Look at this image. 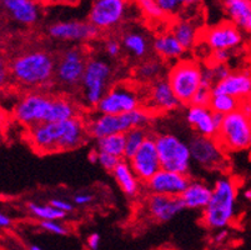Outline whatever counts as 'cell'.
<instances>
[{
    "label": "cell",
    "instance_id": "obj_16",
    "mask_svg": "<svg viewBox=\"0 0 251 250\" xmlns=\"http://www.w3.org/2000/svg\"><path fill=\"white\" fill-rule=\"evenodd\" d=\"M48 34L50 38L63 43L83 44L95 40L100 35V31L94 25L84 20H64L49 25Z\"/></svg>",
    "mask_w": 251,
    "mask_h": 250
},
{
    "label": "cell",
    "instance_id": "obj_39",
    "mask_svg": "<svg viewBox=\"0 0 251 250\" xmlns=\"http://www.w3.org/2000/svg\"><path fill=\"white\" fill-rule=\"evenodd\" d=\"M104 51L110 59L119 58L123 51L122 42L115 39V38H109V39L105 40L104 43Z\"/></svg>",
    "mask_w": 251,
    "mask_h": 250
},
{
    "label": "cell",
    "instance_id": "obj_9",
    "mask_svg": "<svg viewBox=\"0 0 251 250\" xmlns=\"http://www.w3.org/2000/svg\"><path fill=\"white\" fill-rule=\"evenodd\" d=\"M88 59V53L83 47L75 45L64 49L56 56L55 85L65 93L80 90Z\"/></svg>",
    "mask_w": 251,
    "mask_h": 250
},
{
    "label": "cell",
    "instance_id": "obj_59",
    "mask_svg": "<svg viewBox=\"0 0 251 250\" xmlns=\"http://www.w3.org/2000/svg\"><path fill=\"white\" fill-rule=\"evenodd\" d=\"M1 120H3V117H1V114H0V126H1Z\"/></svg>",
    "mask_w": 251,
    "mask_h": 250
},
{
    "label": "cell",
    "instance_id": "obj_3",
    "mask_svg": "<svg viewBox=\"0 0 251 250\" xmlns=\"http://www.w3.org/2000/svg\"><path fill=\"white\" fill-rule=\"evenodd\" d=\"M236 201L237 185L234 179L227 175L216 179L209 205L202 210V225L210 230L226 229L235 220Z\"/></svg>",
    "mask_w": 251,
    "mask_h": 250
},
{
    "label": "cell",
    "instance_id": "obj_60",
    "mask_svg": "<svg viewBox=\"0 0 251 250\" xmlns=\"http://www.w3.org/2000/svg\"><path fill=\"white\" fill-rule=\"evenodd\" d=\"M249 149L251 150V138H250V147H249Z\"/></svg>",
    "mask_w": 251,
    "mask_h": 250
},
{
    "label": "cell",
    "instance_id": "obj_2",
    "mask_svg": "<svg viewBox=\"0 0 251 250\" xmlns=\"http://www.w3.org/2000/svg\"><path fill=\"white\" fill-rule=\"evenodd\" d=\"M56 58L47 50H31L11 61L10 76L20 86L45 92L55 85Z\"/></svg>",
    "mask_w": 251,
    "mask_h": 250
},
{
    "label": "cell",
    "instance_id": "obj_5",
    "mask_svg": "<svg viewBox=\"0 0 251 250\" xmlns=\"http://www.w3.org/2000/svg\"><path fill=\"white\" fill-rule=\"evenodd\" d=\"M113 79L114 69L110 61L100 56H89L79 90L84 105L95 110L102 97L110 89Z\"/></svg>",
    "mask_w": 251,
    "mask_h": 250
},
{
    "label": "cell",
    "instance_id": "obj_12",
    "mask_svg": "<svg viewBox=\"0 0 251 250\" xmlns=\"http://www.w3.org/2000/svg\"><path fill=\"white\" fill-rule=\"evenodd\" d=\"M52 97L50 93L43 90H33L26 93L18 100L14 106V118L25 126H34L47 122Z\"/></svg>",
    "mask_w": 251,
    "mask_h": 250
},
{
    "label": "cell",
    "instance_id": "obj_30",
    "mask_svg": "<svg viewBox=\"0 0 251 250\" xmlns=\"http://www.w3.org/2000/svg\"><path fill=\"white\" fill-rule=\"evenodd\" d=\"M223 8L229 22L245 30L251 18V3L249 0H223Z\"/></svg>",
    "mask_w": 251,
    "mask_h": 250
},
{
    "label": "cell",
    "instance_id": "obj_31",
    "mask_svg": "<svg viewBox=\"0 0 251 250\" xmlns=\"http://www.w3.org/2000/svg\"><path fill=\"white\" fill-rule=\"evenodd\" d=\"M95 149L123 160L125 159V134H114L95 140Z\"/></svg>",
    "mask_w": 251,
    "mask_h": 250
},
{
    "label": "cell",
    "instance_id": "obj_36",
    "mask_svg": "<svg viewBox=\"0 0 251 250\" xmlns=\"http://www.w3.org/2000/svg\"><path fill=\"white\" fill-rule=\"evenodd\" d=\"M139 9L143 11V14L147 18L152 20H161L164 19V13L157 5L156 0H135Z\"/></svg>",
    "mask_w": 251,
    "mask_h": 250
},
{
    "label": "cell",
    "instance_id": "obj_54",
    "mask_svg": "<svg viewBox=\"0 0 251 250\" xmlns=\"http://www.w3.org/2000/svg\"><path fill=\"white\" fill-rule=\"evenodd\" d=\"M245 30L248 31L249 36H250V39H251V18H250V19H249L248 25H246V29H245Z\"/></svg>",
    "mask_w": 251,
    "mask_h": 250
},
{
    "label": "cell",
    "instance_id": "obj_6",
    "mask_svg": "<svg viewBox=\"0 0 251 250\" xmlns=\"http://www.w3.org/2000/svg\"><path fill=\"white\" fill-rule=\"evenodd\" d=\"M202 67L195 59L182 58L171 64L166 79L181 106L191 105L194 97L201 88Z\"/></svg>",
    "mask_w": 251,
    "mask_h": 250
},
{
    "label": "cell",
    "instance_id": "obj_48",
    "mask_svg": "<svg viewBox=\"0 0 251 250\" xmlns=\"http://www.w3.org/2000/svg\"><path fill=\"white\" fill-rule=\"evenodd\" d=\"M227 236H229L227 229H220V230H218V233L215 234L214 242H215L216 244H223V243L227 239Z\"/></svg>",
    "mask_w": 251,
    "mask_h": 250
},
{
    "label": "cell",
    "instance_id": "obj_21",
    "mask_svg": "<svg viewBox=\"0 0 251 250\" xmlns=\"http://www.w3.org/2000/svg\"><path fill=\"white\" fill-rule=\"evenodd\" d=\"M1 9L14 22L22 25H34L42 17V4L35 0H0Z\"/></svg>",
    "mask_w": 251,
    "mask_h": 250
},
{
    "label": "cell",
    "instance_id": "obj_19",
    "mask_svg": "<svg viewBox=\"0 0 251 250\" xmlns=\"http://www.w3.org/2000/svg\"><path fill=\"white\" fill-rule=\"evenodd\" d=\"M144 209L148 217L157 223H166L185 210L180 197L148 194L144 199Z\"/></svg>",
    "mask_w": 251,
    "mask_h": 250
},
{
    "label": "cell",
    "instance_id": "obj_1",
    "mask_svg": "<svg viewBox=\"0 0 251 250\" xmlns=\"http://www.w3.org/2000/svg\"><path fill=\"white\" fill-rule=\"evenodd\" d=\"M90 138L83 117L61 123H40L28 129V142L39 154L70 151L83 147Z\"/></svg>",
    "mask_w": 251,
    "mask_h": 250
},
{
    "label": "cell",
    "instance_id": "obj_62",
    "mask_svg": "<svg viewBox=\"0 0 251 250\" xmlns=\"http://www.w3.org/2000/svg\"><path fill=\"white\" fill-rule=\"evenodd\" d=\"M249 1H250V3H251V0H249Z\"/></svg>",
    "mask_w": 251,
    "mask_h": 250
},
{
    "label": "cell",
    "instance_id": "obj_45",
    "mask_svg": "<svg viewBox=\"0 0 251 250\" xmlns=\"http://www.w3.org/2000/svg\"><path fill=\"white\" fill-rule=\"evenodd\" d=\"M93 200H94V195L86 192L76 193L73 197V203L75 206H86L93 203Z\"/></svg>",
    "mask_w": 251,
    "mask_h": 250
},
{
    "label": "cell",
    "instance_id": "obj_55",
    "mask_svg": "<svg viewBox=\"0 0 251 250\" xmlns=\"http://www.w3.org/2000/svg\"><path fill=\"white\" fill-rule=\"evenodd\" d=\"M29 250H43V249H42V248H40V247H38V245L33 244V245H30V248H29Z\"/></svg>",
    "mask_w": 251,
    "mask_h": 250
},
{
    "label": "cell",
    "instance_id": "obj_33",
    "mask_svg": "<svg viewBox=\"0 0 251 250\" xmlns=\"http://www.w3.org/2000/svg\"><path fill=\"white\" fill-rule=\"evenodd\" d=\"M240 100L235 99V98L230 97L226 94H213L211 100H210L209 108L223 117L227 114H231L234 111L239 110L240 108Z\"/></svg>",
    "mask_w": 251,
    "mask_h": 250
},
{
    "label": "cell",
    "instance_id": "obj_26",
    "mask_svg": "<svg viewBox=\"0 0 251 250\" xmlns=\"http://www.w3.org/2000/svg\"><path fill=\"white\" fill-rule=\"evenodd\" d=\"M77 117H81V115L80 106L76 103V100L67 94L54 95L45 123L67 122Z\"/></svg>",
    "mask_w": 251,
    "mask_h": 250
},
{
    "label": "cell",
    "instance_id": "obj_35",
    "mask_svg": "<svg viewBox=\"0 0 251 250\" xmlns=\"http://www.w3.org/2000/svg\"><path fill=\"white\" fill-rule=\"evenodd\" d=\"M156 3L165 17L175 18L186 8L188 0H156Z\"/></svg>",
    "mask_w": 251,
    "mask_h": 250
},
{
    "label": "cell",
    "instance_id": "obj_47",
    "mask_svg": "<svg viewBox=\"0 0 251 250\" xmlns=\"http://www.w3.org/2000/svg\"><path fill=\"white\" fill-rule=\"evenodd\" d=\"M10 78V69L6 67L5 63L0 59V90L3 89V88H5V85L8 84L9 79Z\"/></svg>",
    "mask_w": 251,
    "mask_h": 250
},
{
    "label": "cell",
    "instance_id": "obj_40",
    "mask_svg": "<svg viewBox=\"0 0 251 250\" xmlns=\"http://www.w3.org/2000/svg\"><path fill=\"white\" fill-rule=\"evenodd\" d=\"M213 97V90L206 89V88H200L198 93L194 97L191 105H199V106H209L210 100Z\"/></svg>",
    "mask_w": 251,
    "mask_h": 250
},
{
    "label": "cell",
    "instance_id": "obj_10",
    "mask_svg": "<svg viewBox=\"0 0 251 250\" xmlns=\"http://www.w3.org/2000/svg\"><path fill=\"white\" fill-rule=\"evenodd\" d=\"M251 119L236 110L224 117L215 139L225 153L244 151L250 147Z\"/></svg>",
    "mask_w": 251,
    "mask_h": 250
},
{
    "label": "cell",
    "instance_id": "obj_28",
    "mask_svg": "<svg viewBox=\"0 0 251 250\" xmlns=\"http://www.w3.org/2000/svg\"><path fill=\"white\" fill-rule=\"evenodd\" d=\"M123 45V49L127 51L131 58L136 60H144L149 58V53L151 50V43L149 38L144 33L138 30H129L125 31L120 39Z\"/></svg>",
    "mask_w": 251,
    "mask_h": 250
},
{
    "label": "cell",
    "instance_id": "obj_24",
    "mask_svg": "<svg viewBox=\"0 0 251 250\" xmlns=\"http://www.w3.org/2000/svg\"><path fill=\"white\" fill-rule=\"evenodd\" d=\"M111 175H113L114 180L118 184L120 190L130 199L138 198L140 195L141 190L144 189V184L136 176L135 172H134L129 160H126V159L120 160V163L116 165Z\"/></svg>",
    "mask_w": 251,
    "mask_h": 250
},
{
    "label": "cell",
    "instance_id": "obj_42",
    "mask_svg": "<svg viewBox=\"0 0 251 250\" xmlns=\"http://www.w3.org/2000/svg\"><path fill=\"white\" fill-rule=\"evenodd\" d=\"M49 204L58 209V210L65 213V214H70V213L75 210V205L73 201H69L67 199H61V198H54V199L50 200Z\"/></svg>",
    "mask_w": 251,
    "mask_h": 250
},
{
    "label": "cell",
    "instance_id": "obj_11",
    "mask_svg": "<svg viewBox=\"0 0 251 250\" xmlns=\"http://www.w3.org/2000/svg\"><path fill=\"white\" fill-rule=\"evenodd\" d=\"M193 163L209 172L226 169V153L219 145L215 138L194 134L188 140Z\"/></svg>",
    "mask_w": 251,
    "mask_h": 250
},
{
    "label": "cell",
    "instance_id": "obj_4",
    "mask_svg": "<svg viewBox=\"0 0 251 250\" xmlns=\"http://www.w3.org/2000/svg\"><path fill=\"white\" fill-rule=\"evenodd\" d=\"M156 117L145 106L130 111L126 114L109 115L95 114L85 119L86 129L90 138L98 140L114 134H125L135 128H149V125Z\"/></svg>",
    "mask_w": 251,
    "mask_h": 250
},
{
    "label": "cell",
    "instance_id": "obj_17",
    "mask_svg": "<svg viewBox=\"0 0 251 250\" xmlns=\"http://www.w3.org/2000/svg\"><path fill=\"white\" fill-rule=\"evenodd\" d=\"M129 163L143 184L148 183L156 173L163 169L160 156L157 153L156 143L154 139V133L150 134L149 138L141 145L135 155L129 159Z\"/></svg>",
    "mask_w": 251,
    "mask_h": 250
},
{
    "label": "cell",
    "instance_id": "obj_44",
    "mask_svg": "<svg viewBox=\"0 0 251 250\" xmlns=\"http://www.w3.org/2000/svg\"><path fill=\"white\" fill-rule=\"evenodd\" d=\"M209 65L211 67V69H213L214 72V75H215L216 84H218L219 81L224 80L226 76H229L230 73H231V70H230V68L227 67V64H209Z\"/></svg>",
    "mask_w": 251,
    "mask_h": 250
},
{
    "label": "cell",
    "instance_id": "obj_38",
    "mask_svg": "<svg viewBox=\"0 0 251 250\" xmlns=\"http://www.w3.org/2000/svg\"><path fill=\"white\" fill-rule=\"evenodd\" d=\"M98 151V150H97ZM120 163V159H118L116 156L113 155H109V154H105V153H100L98 151V164L105 170V172L108 173H113V170L115 169L116 165Z\"/></svg>",
    "mask_w": 251,
    "mask_h": 250
},
{
    "label": "cell",
    "instance_id": "obj_49",
    "mask_svg": "<svg viewBox=\"0 0 251 250\" xmlns=\"http://www.w3.org/2000/svg\"><path fill=\"white\" fill-rule=\"evenodd\" d=\"M239 110L243 113V114H245L246 117L250 118L251 119V101L249 99H245L243 100L240 103V108H239Z\"/></svg>",
    "mask_w": 251,
    "mask_h": 250
},
{
    "label": "cell",
    "instance_id": "obj_15",
    "mask_svg": "<svg viewBox=\"0 0 251 250\" xmlns=\"http://www.w3.org/2000/svg\"><path fill=\"white\" fill-rule=\"evenodd\" d=\"M200 42L204 43L211 51L215 50L237 49L244 42V34L240 28L231 22H223L201 30Z\"/></svg>",
    "mask_w": 251,
    "mask_h": 250
},
{
    "label": "cell",
    "instance_id": "obj_18",
    "mask_svg": "<svg viewBox=\"0 0 251 250\" xmlns=\"http://www.w3.org/2000/svg\"><path fill=\"white\" fill-rule=\"evenodd\" d=\"M190 180L189 175L161 169L148 183L144 184V189L147 190L148 194L181 197L190 184Z\"/></svg>",
    "mask_w": 251,
    "mask_h": 250
},
{
    "label": "cell",
    "instance_id": "obj_27",
    "mask_svg": "<svg viewBox=\"0 0 251 250\" xmlns=\"http://www.w3.org/2000/svg\"><path fill=\"white\" fill-rule=\"evenodd\" d=\"M169 30L179 40L180 44L184 47L186 51L194 49L195 45L200 42L201 31L198 29L195 23L186 18H177L170 25Z\"/></svg>",
    "mask_w": 251,
    "mask_h": 250
},
{
    "label": "cell",
    "instance_id": "obj_14",
    "mask_svg": "<svg viewBox=\"0 0 251 250\" xmlns=\"http://www.w3.org/2000/svg\"><path fill=\"white\" fill-rule=\"evenodd\" d=\"M144 106L152 114H168L181 106L174 92L171 89L166 76L152 81L144 88Z\"/></svg>",
    "mask_w": 251,
    "mask_h": 250
},
{
    "label": "cell",
    "instance_id": "obj_56",
    "mask_svg": "<svg viewBox=\"0 0 251 250\" xmlns=\"http://www.w3.org/2000/svg\"><path fill=\"white\" fill-rule=\"evenodd\" d=\"M35 1H38V3H40V4H45V3H49V1H51V0H35Z\"/></svg>",
    "mask_w": 251,
    "mask_h": 250
},
{
    "label": "cell",
    "instance_id": "obj_32",
    "mask_svg": "<svg viewBox=\"0 0 251 250\" xmlns=\"http://www.w3.org/2000/svg\"><path fill=\"white\" fill-rule=\"evenodd\" d=\"M151 134L149 128H135L125 133V159L133 158Z\"/></svg>",
    "mask_w": 251,
    "mask_h": 250
},
{
    "label": "cell",
    "instance_id": "obj_34",
    "mask_svg": "<svg viewBox=\"0 0 251 250\" xmlns=\"http://www.w3.org/2000/svg\"><path fill=\"white\" fill-rule=\"evenodd\" d=\"M26 208L34 218L39 219V222H42V220H59V222H61L68 217V214L58 210L56 208L50 205L49 203L38 204L30 201V203L26 204Z\"/></svg>",
    "mask_w": 251,
    "mask_h": 250
},
{
    "label": "cell",
    "instance_id": "obj_53",
    "mask_svg": "<svg viewBox=\"0 0 251 250\" xmlns=\"http://www.w3.org/2000/svg\"><path fill=\"white\" fill-rule=\"evenodd\" d=\"M244 198H245L246 200H249V201H251V189L245 190V193H244Z\"/></svg>",
    "mask_w": 251,
    "mask_h": 250
},
{
    "label": "cell",
    "instance_id": "obj_13",
    "mask_svg": "<svg viewBox=\"0 0 251 250\" xmlns=\"http://www.w3.org/2000/svg\"><path fill=\"white\" fill-rule=\"evenodd\" d=\"M127 9V0H93L88 22L100 33L114 30L125 20Z\"/></svg>",
    "mask_w": 251,
    "mask_h": 250
},
{
    "label": "cell",
    "instance_id": "obj_22",
    "mask_svg": "<svg viewBox=\"0 0 251 250\" xmlns=\"http://www.w3.org/2000/svg\"><path fill=\"white\" fill-rule=\"evenodd\" d=\"M251 89V72L250 70H239L231 72L229 76L219 81L213 89V94H226L235 99H248Z\"/></svg>",
    "mask_w": 251,
    "mask_h": 250
},
{
    "label": "cell",
    "instance_id": "obj_25",
    "mask_svg": "<svg viewBox=\"0 0 251 250\" xmlns=\"http://www.w3.org/2000/svg\"><path fill=\"white\" fill-rule=\"evenodd\" d=\"M213 186L199 179H191L190 184L181 194L182 204L189 210H204L211 199Z\"/></svg>",
    "mask_w": 251,
    "mask_h": 250
},
{
    "label": "cell",
    "instance_id": "obj_37",
    "mask_svg": "<svg viewBox=\"0 0 251 250\" xmlns=\"http://www.w3.org/2000/svg\"><path fill=\"white\" fill-rule=\"evenodd\" d=\"M39 226L43 230L50 234H55V235L64 236L69 234V229H68L67 225H64L59 220H42V222H39Z\"/></svg>",
    "mask_w": 251,
    "mask_h": 250
},
{
    "label": "cell",
    "instance_id": "obj_58",
    "mask_svg": "<svg viewBox=\"0 0 251 250\" xmlns=\"http://www.w3.org/2000/svg\"><path fill=\"white\" fill-rule=\"evenodd\" d=\"M248 99L250 100V101H251V89H250V93H249V97H248Z\"/></svg>",
    "mask_w": 251,
    "mask_h": 250
},
{
    "label": "cell",
    "instance_id": "obj_43",
    "mask_svg": "<svg viewBox=\"0 0 251 250\" xmlns=\"http://www.w3.org/2000/svg\"><path fill=\"white\" fill-rule=\"evenodd\" d=\"M230 58H231V51L229 50H215L211 51L207 64H227Z\"/></svg>",
    "mask_w": 251,
    "mask_h": 250
},
{
    "label": "cell",
    "instance_id": "obj_7",
    "mask_svg": "<svg viewBox=\"0 0 251 250\" xmlns=\"http://www.w3.org/2000/svg\"><path fill=\"white\" fill-rule=\"evenodd\" d=\"M154 139L163 169L184 175L190 174L193 159L186 140L170 131L154 133Z\"/></svg>",
    "mask_w": 251,
    "mask_h": 250
},
{
    "label": "cell",
    "instance_id": "obj_20",
    "mask_svg": "<svg viewBox=\"0 0 251 250\" xmlns=\"http://www.w3.org/2000/svg\"><path fill=\"white\" fill-rule=\"evenodd\" d=\"M223 119V115L214 113L209 106L189 105L185 110V120L189 126L195 134L207 138H215Z\"/></svg>",
    "mask_w": 251,
    "mask_h": 250
},
{
    "label": "cell",
    "instance_id": "obj_8",
    "mask_svg": "<svg viewBox=\"0 0 251 250\" xmlns=\"http://www.w3.org/2000/svg\"><path fill=\"white\" fill-rule=\"evenodd\" d=\"M143 85L131 81L113 84L98 104L95 111L99 114L120 115L144 106Z\"/></svg>",
    "mask_w": 251,
    "mask_h": 250
},
{
    "label": "cell",
    "instance_id": "obj_41",
    "mask_svg": "<svg viewBox=\"0 0 251 250\" xmlns=\"http://www.w3.org/2000/svg\"><path fill=\"white\" fill-rule=\"evenodd\" d=\"M216 85V79L214 75L213 69L209 64L202 67V75H201V88H206V89L213 90L214 86Z\"/></svg>",
    "mask_w": 251,
    "mask_h": 250
},
{
    "label": "cell",
    "instance_id": "obj_46",
    "mask_svg": "<svg viewBox=\"0 0 251 250\" xmlns=\"http://www.w3.org/2000/svg\"><path fill=\"white\" fill-rule=\"evenodd\" d=\"M100 243H101V236L99 233H91L86 238V248L89 250H99Z\"/></svg>",
    "mask_w": 251,
    "mask_h": 250
},
{
    "label": "cell",
    "instance_id": "obj_61",
    "mask_svg": "<svg viewBox=\"0 0 251 250\" xmlns=\"http://www.w3.org/2000/svg\"><path fill=\"white\" fill-rule=\"evenodd\" d=\"M0 11H1V4H0Z\"/></svg>",
    "mask_w": 251,
    "mask_h": 250
},
{
    "label": "cell",
    "instance_id": "obj_51",
    "mask_svg": "<svg viewBox=\"0 0 251 250\" xmlns=\"http://www.w3.org/2000/svg\"><path fill=\"white\" fill-rule=\"evenodd\" d=\"M89 160H90V163H93V164H97L98 163V151L95 148L89 153Z\"/></svg>",
    "mask_w": 251,
    "mask_h": 250
},
{
    "label": "cell",
    "instance_id": "obj_57",
    "mask_svg": "<svg viewBox=\"0 0 251 250\" xmlns=\"http://www.w3.org/2000/svg\"><path fill=\"white\" fill-rule=\"evenodd\" d=\"M3 142V129L0 126V143Z\"/></svg>",
    "mask_w": 251,
    "mask_h": 250
},
{
    "label": "cell",
    "instance_id": "obj_50",
    "mask_svg": "<svg viewBox=\"0 0 251 250\" xmlns=\"http://www.w3.org/2000/svg\"><path fill=\"white\" fill-rule=\"evenodd\" d=\"M11 225V219L9 215L0 213V228H9Z\"/></svg>",
    "mask_w": 251,
    "mask_h": 250
},
{
    "label": "cell",
    "instance_id": "obj_29",
    "mask_svg": "<svg viewBox=\"0 0 251 250\" xmlns=\"http://www.w3.org/2000/svg\"><path fill=\"white\" fill-rule=\"evenodd\" d=\"M165 63L159 58H147L141 60L134 69L136 83L140 85H149L152 81L164 76Z\"/></svg>",
    "mask_w": 251,
    "mask_h": 250
},
{
    "label": "cell",
    "instance_id": "obj_52",
    "mask_svg": "<svg viewBox=\"0 0 251 250\" xmlns=\"http://www.w3.org/2000/svg\"><path fill=\"white\" fill-rule=\"evenodd\" d=\"M201 3V0H188V4H186V8L188 6H198L199 4Z\"/></svg>",
    "mask_w": 251,
    "mask_h": 250
},
{
    "label": "cell",
    "instance_id": "obj_23",
    "mask_svg": "<svg viewBox=\"0 0 251 250\" xmlns=\"http://www.w3.org/2000/svg\"><path fill=\"white\" fill-rule=\"evenodd\" d=\"M151 50L156 54V58L163 60L164 63L169 61L174 64L175 61L182 59L186 50L184 49L179 40L173 35L170 30L161 31L156 34L151 42Z\"/></svg>",
    "mask_w": 251,
    "mask_h": 250
}]
</instances>
